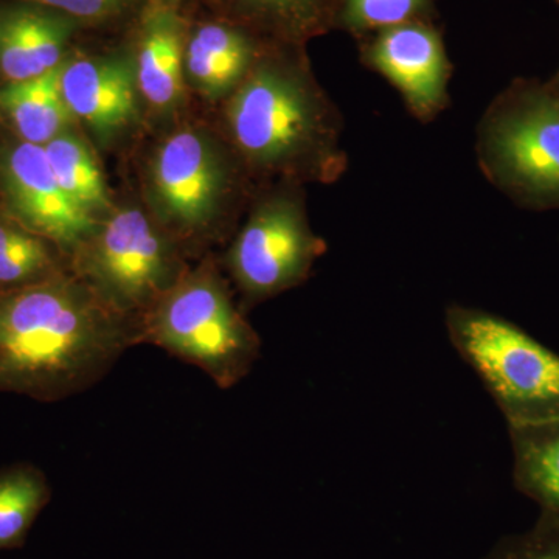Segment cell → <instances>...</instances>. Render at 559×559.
<instances>
[{
  "instance_id": "obj_6",
  "label": "cell",
  "mask_w": 559,
  "mask_h": 559,
  "mask_svg": "<svg viewBox=\"0 0 559 559\" xmlns=\"http://www.w3.org/2000/svg\"><path fill=\"white\" fill-rule=\"evenodd\" d=\"M485 170L514 201L559 209V91L554 84L511 86L484 121Z\"/></svg>"
},
{
  "instance_id": "obj_5",
  "label": "cell",
  "mask_w": 559,
  "mask_h": 559,
  "mask_svg": "<svg viewBox=\"0 0 559 559\" xmlns=\"http://www.w3.org/2000/svg\"><path fill=\"white\" fill-rule=\"evenodd\" d=\"M72 271L110 308L140 320L189 267L170 235L132 205L102 219L73 253Z\"/></svg>"
},
{
  "instance_id": "obj_2",
  "label": "cell",
  "mask_w": 559,
  "mask_h": 559,
  "mask_svg": "<svg viewBox=\"0 0 559 559\" xmlns=\"http://www.w3.org/2000/svg\"><path fill=\"white\" fill-rule=\"evenodd\" d=\"M142 344L198 367L223 390L245 380L261 355L259 333L235 307L210 261L187 271L140 319Z\"/></svg>"
},
{
  "instance_id": "obj_20",
  "label": "cell",
  "mask_w": 559,
  "mask_h": 559,
  "mask_svg": "<svg viewBox=\"0 0 559 559\" xmlns=\"http://www.w3.org/2000/svg\"><path fill=\"white\" fill-rule=\"evenodd\" d=\"M481 559H559V520L539 513L528 530L503 536Z\"/></svg>"
},
{
  "instance_id": "obj_19",
  "label": "cell",
  "mask_w": 559,
  "mask_h": 559,
  "mask_svg": "<svg viewBox=\"0 0 559 559\" xmlns=\"http://www.w3.org/2000/svg\"><path fill=\"white\" fill-rule=\"evenodd\" d=\"M50 499L49 479L38 466L16 462L0 468V550L24 547Z\"/></svg>"
},
{
  "instance_id": "obj_18",
  "label": "cell",
  "mask_w": 559,
  "mask_h": 559,
  "mask_svg": "<svg viewBox=\"0 0 559 559\" xmlns=\"http://www.w3.org/2000/svg\"><path fill=\"white\" fill-rule=\"evenodd\" d=\"M44 150L66 193L92 218L105 219L114 205L105 175L90 143L75 130H69L51 140Z\"/></svg>"
},
{
  "instance_id": "obj_8",
  "label": "cell",
  "mask_w": 559,
  "mask_h": 559,
  "mask_svg": "<svg viewBox=\"0 0 559 559\" xmlns=\"http://www.w3.org/2000/svg\"><path fill=\"white\" fill-rule=\"evenodd\" d=\"M229 186V168L218 143L198 128L162 140L151 157L148 197L165 229L198 234L218 216Z\"/></svg>"
},
{
  "instance_id": "obj_4",
  "label": "cell",
  "mask_w": 559,
  "mask_h": 559,
  "mask_svg": "<svg viewBox=\"0 0 559 559\" xmlns=\"http://www.w3.org/2000/svg\"><path fill=\"white\" fill-rule=\"evenodd\" d=\"M227 127L242 156L286 170L331 148L333 132L310 84L280 66L250 70L227 105Z\"/></svg>"
},
{
  "instance_id": "obj_11",
  "label": "cell",
  "mask_w": 559,
  "mask_h": 559,
  "mask_svg": "<svg viewBox=\"0 0 559 559\" xmlns=\"http://www.w3.org/2000/svg\"><path fill=\"white\" fill-rule=\"evenodd\" d=\"M79 21L21 0L0 5V84L38 79L69 57Z\"/></svg>"
},
{
  "instance_id": "obj_10",
  "label": "cell",
  "mask_w": 559,
  "mask_h": 559,
  "mask_svg": "<svg viewBox=\"0 0 559 559\" xmlns=\"http://www.w3.org/2000/svg\"><path fill=\"white\" fill-rule=\"evenodd\" d=\"M58 73L70 114L102 146L119 142L140 123L143 102L131 55H69Z\"/></svg>"
},
{
  "instance_id": "obj_1",
  "label": "cell",
  "mask_w": 559,
  "mask_h": 559,
  "mask_svg": "<svg viewBox=\"0 0 559 559\" xmlns=\"http://www.w3.org/2000/svg\"><path fill=\"white\" fill-rule=\"evenodd\" d=\"M139 337L140 320L110 308L73 271L0 290V393L40 403L80 395Z\"/></svg>"
},
{
  "instance_id": "obj_3",
  "label": "cell",
  "mask_w": 559,
  "mask_h": 559,
  "mask_svg": "<svg viewBox=\"0 0 559 559\" xmlns=\"http://www.w3.org/2000/svg\"><path fill=\"white\" fill-rule=\"evenodd\" d=\"M447 330L509 428L559 419L557 352L510 320L462 305L448 308Z\"/></svg>"
},
{
  "instance_id": "obj_9",
  "label": "cell",
  "mask_w": 559,
  "mask_h": 559,
  "mask_svg": "<svg viewBox=\"0 0 559 559\" xmlns=\"http://www.w3.org/2000/svg\"><path fill=\"white\" fill-rule=\"evenodd\" d=\"M0 198L7 215L57 245L70 261L102 223L66 193L44 146L14 138L0 143Z\"/></svg>"
},
{
  "instance_id": "obj_15",
  "label": "cell",
  "mask_w": 559,
  "mask_h": 559,
  "mask_svg": "<svg viewBox=\"0 0 559 559\" xmlns=\"http://www.w3.org/2000/svg\"><path fill=\"white\" fill-rule=\"evenodd\" d=\"M58 70L38 79L0 84V121L14 139L46 146L75 127L62 97Z\"/></svg>"
},
{
  "instance_id": "obj_16",
  "label": "cell",
  "mask_w": 559,
  "mask_h": 559,
  "mask_svg": "<svg viewBox=\"0 0 559 559\" xmlns=\"http://www.w3.org/2000/svg\"><path fill=\"white\" fill-rule=\"evenodd\" d=\"M514 488L559 520V419L509 428Z\"/></svg>"
},
{
  "instance_id": "obj_23",
  "label": "cell",
  "mask_w": 559,
  "mask_h": 559,
  "mask_svg": "<svg viewBox=\"0 0 559 559\" xmlns=\"http://www.w3.org/2000/svg\"><path fill=\"white\" fill-rule=\"evenodd\" d=\"M252 2L275 11H294L307 5L310 0H252Z\"/></svg>"
},
{
  "instance_id": "obj_17",
  "label": "cell",
  "mask_w": 559,
  "mask_h": 559,
  "mask_svg": "<svg viewBox=\"0 0 559 559\" xmlns=\"http://www.w3.org/2000/svg\"><path fill=\"white\" fill-rule=\"evenodd\" d=\"M72 271L57 245L0 212V290L25 288Z\"/></svg>"
},
{
  "instance_id": "obj_21",
  "label": "cell",
  "mask_w": 559,
  "mask_h": 559,
  "mask_svg": "<svg viewBox=\"0 0 559 559\" xmlns=\"http://www.w3.org/2000/svg\"><path fill=\"white\" fill-rule=\"evenodd\" d=\"M425 0H347L349 24L360 28L406 24Z\"/></svg>"
},
{
  "instance_id": "obj_12",
  "label": "cell",
  "mask_w": 559,
  "mask_h": 559,
  "mask_svg": "<svg viewBox=\"0 0 559 559\" xmlns=\"http://www.w3.org/2000/svg\"><path fill=\"white\" fill-rule=\"evenodd\" d=\"M370 61L418 116H430L443 105L448 61L430 28L407 22L385 28L371 47Z\"/></svg>"
},
{
  "instance_id": "obj_13",
  "label": "cell",
  "mask_w": 559,
  "mask_h": 559,
  "mask_svg": "<svg viewBox=\"0 0 559 559\" xmlns=\"http://www.w3.org/2000/svg\"><path fill=\"white\" fill-rule=\"evenodd\" d=\"M186 46L182 21L171 10H153L143 21L135 75L142 102L156 112H175L183 102Z\"/></svg>"
},
{
  "instance_id": "obj_14",
  "label": "cell",
  "mask_w": 559,
  "mask_h": 559,
  "mask_svg": "<svg viewBox=\"0 0 559 559\" xmlns=\"http://www.w3.org/2000/svg\"><path fill=\"white\" fill-rule=\"evenodd\" d=\"M252 60V44L241 32L227 25H202L187 40L186 79L202 97L219 100L240 87Z\"/></svg>"
},
{
  "instance_id": "obj_25",
  "label": "cell",
  "mask_w": 559,
  "mask_h": 559,
  "mask_svg": "<svg viewBox=\"0 0 559 559\" xmlns=\"http://www.w3.org/2000/svg\"><path fill=\"white\" fill-rule=\"evenodd\" d=\"M559 91V90H558Z\"/></svg>"
},
{
  "instance_id": "obj_24",
  "label": "cell",
  "mask_w": 559,
  "mask_h": 559,
  "mask_svg": "<svg viewBox=\"0 0 559 559\" xmlns=\"http://www.w3.org/2000/svg\"><path fill=\"white\" fill-rule=\"evenodd\" d=\"M551 84H554V86L557 87V90H559V73H558L557 80H555V83H551Z\"/></svg>"
},
{
  "instance_id": "obj_22",
  "label": "cell",
  "mask_w": 559,
  "mask_h": 559,
  "mask_svg": "<svg viewBox=\"0 0 559 559\" xmlns=\"http://www.w3.org/2000/svg\"><path fill=\"white\" fill-rule=\"evenodd\" d=\"M68 14L75 21H100L127 9L132 0H27Z\"/></svg>"
},
{
  "instance_id": "obj_7",
  "label": "cell",
  "mask_w": 559,
  "mask_h": 559,
  "mask_svg": "<svg viewBox=\"0 0 559 559\" xmlns=\"http://www.w3.org/2000/svg\"><path fill=\"white\" fill-rule=\"evenodd\" d=\"M323 250L299 202L277 197L250 215L226 264L245 300L253 305L299 286Z\"/></svg>"
}]
</instances>
